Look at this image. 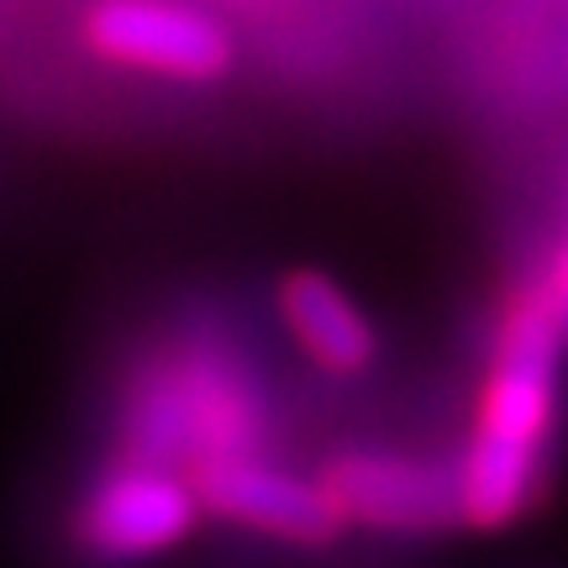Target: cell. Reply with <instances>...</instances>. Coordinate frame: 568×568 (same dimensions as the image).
<instances>
[{
  "mask_svg": "<svg viewBox=\"0 0 568 568\" xmlns=\"http://www.w3.org/2000/svg\"><path fill=\"white\" fill-rule=\"evenodd\" d=\"M568 316L548 290H531L510 305L489 374L474 406L468 443L453 464L458 527L506 531L537 500L548 447L558 432V368H564Z\"/></svg>",
  "mask_w": 568,
  "mask_h": 568,
  "instance_id": "obj_1",
  "label": "cell"
},
{
  "mask_svg": "<svg viewBox=\"0 0 568 568\" xmlns=\"http://www.w3.org/2000/svg\"><path fill=\"white\" fill-rule=\"evenodd\" d=\"M205 516L190 474L153 458L105 468L74 506V548L95 564H148L174 552Z\"/></svg>",
  "mask_w": 568,
  "mask_h": 568,
  "instance_id": "obj_2",
  "label": "cell"
},
{
  "mask_svg": "<svg viewBox=\"0 0 568 568\" xmlns=\"http://www.w3.org/2000/svg\"><path fill=\"white\" fill-rule=\"evenodd\" d=\"M332 506L347 527L379 531V537H432L458 527V485L453 468L389 447H347L322 474Z\"/></svg>",
  "mask_w": 568,
  "mask_h": 568,
  "instance_id": "obj_3",
  "label": "cell"
},
{
  "mask_svg": "<svg viewBox=\"0 0 568 568\" xmlns=\"http://www.w3.org/2000/svg\"><path fill=\"white\" fill-rule=\"evenodd\" d=\"M190 479L201 489L205 516H222L232 527L274 537L284 548H332L347 531L343 510L332 506L322 479H301L253 453L205 458L190 468Z\"/></svg>",
  "mask_w": 568,
  "mask_h": 568,
  "instance_id": "obj_4",
  "label": "cell"
},
{
  "mask_svg": "<svg viewBox=\"0 0 568 568\" xmlns=\"http://www.w3.org/2000/svg\"><path fill=\"white\" fill-rule=\"evenodd\" d=\"M84 42L101 59L169 80H216L232 63V38L222 21L163 0H105L84 21Z\"/></svg>",
  "mask_w": 568,
  "mask_h": 568,
  "instance_id": "obj_5",
  "label": "cell"
},
{
  "mask_svg": "<svg viewBox=\"0 0 568 568\" xmlns=\"http://www.w3.org/2000/svg\"><path fill=\"white\" fill-rule=\"evenodd\" d=\"M280 316L290 337L322 374L353 379L379 358V332L364 316V305L347 295L337 280H326L316 268H295L280 284Z\"/></svg>",
  "mask_w": 568,
  "mask_h": 568,
  "instance_id": "obj_6",
  "label": "cell"
},
{
  "mask_svg": "<svg viewBox=\"0 0 568 568\" xmlns=\"http://www.w3.org/2000/svg\"><path fill=\"white\" fill-rule=\"evenodd\" d=\"M542 290H548L552 305H558V311L568 316V247L558 253V258H552V268H548V280H542Z\"/></svg>",
  "mask_w": 568,
  "mask_h": 568,
  "instance_id": "obj_7",
  "label": "cell"
}]
</instances>
